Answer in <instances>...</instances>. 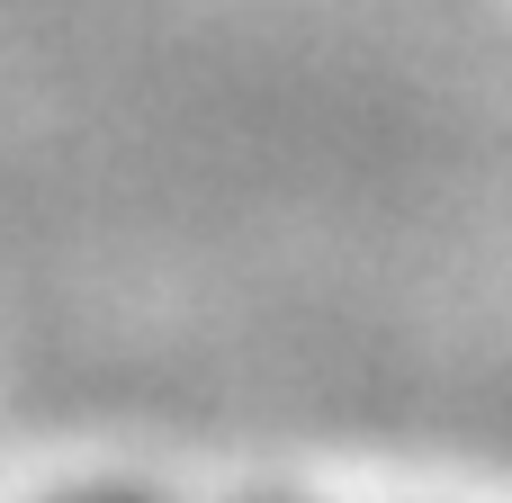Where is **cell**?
Here are the masks:
<instances>
[]
</instances>
